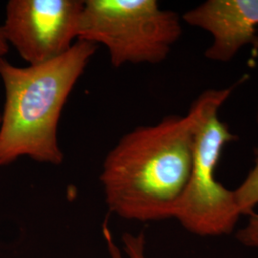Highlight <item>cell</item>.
<instances>
[{"label": "cell", "mask_w": 258, "mask_h": 258, "mask_svg": "<svg viewBox=\"0 0 258 258\" xmlns=\"http://www.w3.org/2000/svg\"><path fill=\"white\" fill-rule=\"evenodd\" d=\"M192 149L188 114L123 135L105 156L100 176L109 212L140 222L172 218L190 175Z\"/></svg>", "instance_id": "cell-1"}, {"label": "cell", "mask_w": 258, "mask_h": 258, "mask_svg": "<svg viewBox=\"0 0 258 258\" xmlns=\"http://www.w3.org/2000/svg\"><path fill=\"white\" fill-rule=\"evenodd\" d=\"M98 46L77 40L64 55L46 63L19 67L0 59L5 102L0 121V166L21 157L59 166L63 107Z\"/></svg>", "instance_id": "cell-2"}, {"label": "cell", "mask_w": 258, "mask_h": 258, "mask_svg": "<svg viewBox=\"0 0 258 258\" xmlns=\"http://www.w3.org/2000/svg\"><path fill=\"white\" fill-rule=\"evenodd\" d=\"M234 87L236 84L205 90L187 112L194 128L192 165L172 218L195 235L230 234L241 216L234 191L225 187L215 175L225 146L238 140L219 118V110Z\"/></svg>", "instance_id": "cell-3"}, {"label": "cell", "mask_w": 258, "mask_h": 258, "mask_svg": "<svg viewBox=\"0 0 258 258\" xmlns=\"http://www.w3.org/2000/svg\"><path fill=\"white\" fill-rule=\"evenodd\" d=\"M180 16L156 0H85L77 40L106 48L111 64H159L183 34Z\"/></svg>", "instance_id": "cell-4"}, {"label": "cell", "mask_w": 258, "mask_h": 258, "mask_svg": "<svg viewBox=\"0 0 258 258\" xmlns=\"http://www.w3.org/2000/svg\"><path fill=\"white\" fill-rule=\"evenodd\" d=\"M82 0H10L1 30L28 65L46 63L77 41Z\"/></svg>", "instance_id": "cell-5"}, {"label": "cell", "mask_w": 258, "mask_h": 258, "mask_svg": "<svg viewBox=\"0 0 258 258\" xmlns=\"http://www.w3.org/2000/svg\"><path fill=\"white\" fill-rule=\"evenodd\" d=\"M182 19L212 36L206 58L229 62L243 47L258 48V0H207Z\"/></svg>", "instance_id": "cell-6"}, {"label": "cell", "mask_w": 258, "mask_h": 258, "mask_svg": "<svg viewBox=\"0 0 258 258\" xmlns=\"http://www.w3.org/2000/svg\"><path fill=\"white\" fill-rule=\"evenodd\" d=\"M102 234L106 243L109 258H147L146 255V234L140 232L137 234L125 232L122 235V247L125 256L117 246L110 229L106 224L102 226Z\"/></svg>", "instance_id": "cell-7"}, {"label": "cell", "mask_w": 258, "mask_h": 258, "mask_svg": "<svg viewBox=\"0 0 258 258\" xmlns=\"http://www.w3.org/2000/svg\"><path fill=\"white\" fill-rule=\"evenodd\" d=\"M258 123V104L256 112ZM241 215L253 213L258 206V147L255 149L254 166L239 186L233 190Z\"/></svg>", "instance_id": "cell-8"}, {"label": "cell", "mask_w": 258, "mask_h": 258, "mask_svg": "<svg viewBox=\"0 0 258 258\" xmlns=\"http://www.w3.org/2000/svg\"><path fill=\"white\" fill-rule=\"evenodd\" d=\"M236 238L242 245L258 249V213L249 214L245 227L236 232Z\"/></svg>", "instance_id": "cell-9"}, {"label": "cell", "mask_w": 258, "mask_h": 258, "mask_svg": "<svg viewBox=\"0 0 258 258\" xmlns=\"http://www.w3.org/2000/svg\"><path fill=\"white\" fill-rule=\"evenodd\" d=\"M8 50H9V44L6 41L5 37L3 36L2 30L0 28V59L4 58L5 55L8 53Z\"/></svg>", "instance_id": "cell-10"}, {"label": "cell", "mask_w": 258, "mask_h": 258, "mask_svg": "<svg viewBox=\"0 0 258 258\" xmlns=\"http://www.w3.org/2000/svg\"><path fill=\"white\" fill-rule=\"evenodd\" d=\"M0 121H1V114H0Z\"/></svg>", "instance_id": "cell-11"}]
</instances>
